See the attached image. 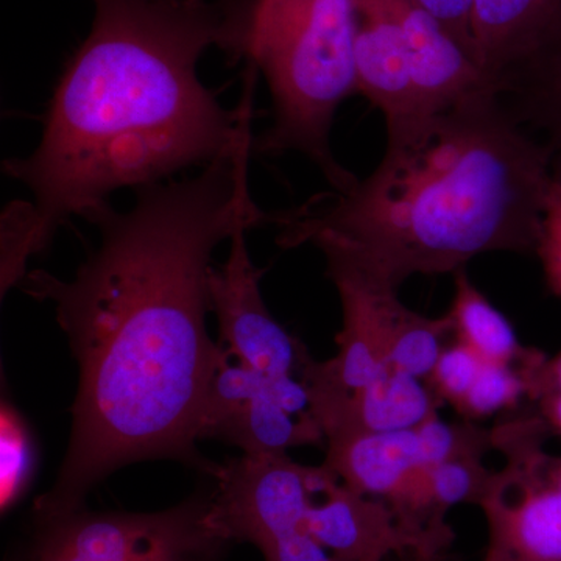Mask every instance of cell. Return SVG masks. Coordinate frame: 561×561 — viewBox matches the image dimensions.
<instances>
[{"mask_svg": "<svg viewBox=\"0 0 561 561\" xmlns=\"http://www.w3.org/2000/svg\"><path fill=\"white\" fill-rule=\"evenodd\" d=\"M253 133L194 179L135 191L127 210L111 202L84 220L99 243L72 278L28 271L20 289L54 306L79 368L68 449L33 522L84 507L88 494L125 465L171 459L213 474L197 451L209 386L221 356L209 337L213 253L241 228L271 221L253 202Z\"/></svg>", "mask_w": 561, "mask_h": 561, "instance_id": "cell-1", "label": "cell"}, {"mask_svg": "<svg viewBox=\"0 0 561 561\" xmlns=\"http://www.w3.org/2000/svg\"><path fill=\"white\" fill-rule=\"evenodd\" d=\"M91 31L62 72L36 149L3 162L28 201L0 219V290L73 217L121 190L160 183L230 153L251 127L257 70L227 110L198 77L210 47L249 58L257 0H91Z\"/></svg>", "mask_w": 561, "mask_h": 561, "instance_id": "cell-2", "label": "cell"}, {"mask_svg": "<svg viewBox=\"0 0 561 561\" xmlns=\"http://www.w3.org/2000/svg\"><path fill=\"white\" fill-rule=\"evenodd\" d=\"M551 154L494 90L387 140L381 164L345 191L271 213L278 243H312L373 286L465 268L491 251L537 253Z\"/></svg>", "mask_w": 561, "mask_h": 561, "instance_id": "cell-3", "label": "cell"}, {"mask_svg": "<svg viewBox=\"0 0 561 561\" xmlns=\"http://www.w3.org/2000/svg\"><path fill=\"white\" fill-rule=\"evenodd\" d=\"M357 0L257 2L249 61L261 70L273 102V124L254 136L253 151H297L320 169L334 191L357 176L335 160V111L357 92Z\"/></svg>", "mask_w": 561, "mask_h": 561, "instance_id": "cell-4", "label": "cell"}, {"mask_svg": "<svg viewBox=\"0 0 561 561\" xmlns=\"http://www.w3.org/2000/svg\"><path fill=\"white\" fill-rule=\"evenodd\" d=\"M234 542L214 513L213 485L168 511H79L33 522L16 561H224Z\"/></svg>", "mask_w": 561, "mask_h": 561, "instance_id": "cell-5", "label": "cell"}, {"mask_svg": "<svg viewBox=\"0 0 561 561\" xmlns=\"http://www.w3.org/2000/svg\"><path fill=\"white\" fill-rule=\"evenodd\" d=\"M548 431L541 415L491 431L505 465L478 504L489 529L483 561H561V457L542 448Z\"/></svg>", "mask_w": 561, "mask_h": 561, "instance_id": "cell-6", "label": "cell"}, {"mask_svg": "<svg viewBox=\"0 0 561 561\" xmlns=\"http://www.w3.org/2000/svg\"><path fill=\"white\" fill-rule=\"evenodd\" d=\"M313 467L287 454L232 457L213 474L214 513L234 542H250L265 561H337L305 529Z\"/></svg>", "mask_w": 561, "mask_h": 561, "instance_id": "cell-7", "label": "cell"}, {"mask_svg": "<svg viewBox=\"0 0 561 561\" xmlns=\"http://www.w3.org/2000/svg\"><path fill=\"white\" fill-rule=\"evenodd\" d=\"M286 379L265 378L221 346L206 397L202 440L217 438L249 456H276L323 442V431L313 416L294 415L276 398V386Z\"/></svg>", "mask_w": 561, "mask_h": 561, "instance_id": "cell-8", "label": "cell"}, {"mask_svg": "<svg viewBox=\"0 0 561 561\" xmlns=\"http://www.w3.org/2000/svg\"><path fill=\"white\" fill-rule=\"evenodd\" d=\"M247 231L230 239L227 261L210 273V302L219 321L220 345L265 378H302L311 360L305 345L273 319L261 294V271L251 261Z\"/></svg>", "mask_w": 561, "mask_h": 561, "instance_id": "cell-9", "label": "cell"}, {"mask_svg": "<svg viewBox=\"0 0 561 561\" xmlns=\"http://www.w3.org/2000/svg\"><path fill=\"white\" fill-rule=\"evenodd\" d=\"M305 529L337 561H386L413 552H440L454 538L411 529L389 502L350 489L324 463L313 467Z\"/></svg>", "mask_w": 561, "mask_h": 561, "instance_id": "cell-10", "label": "cell"}, {"mask_svg": "<svg viewBox=\"0 0 561 561\" xmlns=\"http://www.w3.org/2000/svg\"><path fill=\"white\" fill-rule=\"evenodd\" d=\"M357 92L387 124V140L415 130L423 116L394 0H357Z\"/></svg>", "mask_w": 561, "mask_h": 561, "instance_id": "cell-11", "label": "cell"}, {"mask_svg": "<svg viewBox=\"0 0 561 561\" xmlns=\"http://www.w3.org/2000/svg\"><path fill=\"white\" fill-rule=\"evenodd\" d=\"M437 463L430 419L411 430L356 432L330 438L324 459L350 489L390 505L421 470Z\"/></svg>", "mask_w": 561, "mask_h": 561, "instance_id": "cell-12", "label": "cell"}, {"mask_svg": "<svg viewBox=\"0 0 561 561\" xmlns=\"http://www.w3.org/2000/svg\"><path fill=\"white\" fill-rule=\"evenodd\" d=\"M394 5L424 117L491 88L478 60L415 0H394Z\"/></svg>", "mask_w": 561, "mask_h": 561, "instance_id": "cell-13", "label": "cell"}, {"mask_svg": "<svg viewBox=\"0 0 561 561\" xmlns=\"http://www.w3.org/2000/svg\"><path fill=\"white\" fill-rule=\"evenodd\" d=\"M493 90L513 119L545 144L561 179V11L540 38L497 73Z\"/></svg>", "mask_w": 561, "mask_h": 561, "instance_id": "cell-14", "label": "cell"}, {"mask_svg": "<svg viewBox=\"0 0 561 561\" xmlns=\"http://www.w3.org/2000/svg\"><path fill=\"white\" fill-rule=\"evenodd\" d=\"M442 404L430 383L390 368L317 423L327 440L356 432L404 431L438 413Z\"/></svg>", "mask_w": 561, "mask_h": 561, "instance_id": "cell-15", "label": "cell"}, {"mask_svg": "<svg viewBox=\"0 0 561 561\" xmlns=\"http://www.w3.org/2000/svg\"><path fill=\"white\" fill-rule=\"evenodd\" d=\"M560 11L561 0H476L472 33L491 88L497 73L529 49Z\"/></svg>", "mask_w": 561, "mask_h": 561, "instance_id": "cell-16", "label": "cell"}, {"mask_svg": "<svg viewBox=\"0 0 561 561\" xmlns=\"http://www.w3.org/2000/svg\"><path fill=\"white\" fill-rule=\"evenodd\" d=\"M456 294L448 316L457 341L474 350L483 360L526 365L541 356L516 339L511 321L472 284L467 271L454 273Z\"/></svg>", "mask_w": 561, "mask_h": 561, "instance_id": "cell-17", "label": "cell"}, {"mask_svg": "<svg viewBox=\"0 0 561 561\" xmlns=\"http://www.w3.org/2000/svg\"><path fill=\"white\" fill-rule=\"evenodd\" d=\"M449 334L453 323L448 313L430 319L401 306L387 343V360L393 370L427 382Z\"/></svg>", "mask_w": 561, "mask_h": 561, "instance_id": "cell-18", "label": "cell"}, {"mask_svg": "<svg viewBox=\"0 0 561 561\" xmlns=\"http://www.w3.org/2000/svg\"><path fill=\"white\" fill-rule=\"evenodd\" d=\"M548 357L541 354L526 365L483 360L481 371L457 411L467 419H481L512 409L523 397H534L538 373Z\"/></svg>", "mask_w": 561, "mask_h": 561, "instance_id": "cell-19", "label": "cell"}, {"mask_svg": "<svg viewBox=\"0 0 561 561\" xmlns=\"http://www.w3.org/2000/svg\"><path fill=\"white\" fill-rule=\"evenodd\" d=\"M493 471L486 470L482 456L454 457L427 468L424 494L432 515L445 519V513L457 504L481 502Z\"/></svg>", "mask_w": 561, "mask_h": 561, "instance_id": "cell-20", "label": "cell"}, {"mask_svg": "<svg viewBox=\"0 0 561 561\" xmlns=\"http://www.w3.org/2000/svg\"><path fill=\"white\" fill-rule=\"evenodd\" d=\"M32 440L20 415L3 405L2 412V511L11 507L27 489L32 471Z\"/></svg>", "mask_w": 561, "mask_h": 561, "instance_id": "cell-21", "label": "cell"}, {"mask_svg": "<svg viewBox=\"0 0 561 561\" xmlns=\"http://www.w3.org/2000/svg\"><path fill=\"white\" fill-rule=\"evenodd\" d=\"M482 364V357L474 350L456 341L442 351L427 383L443 402L457 409L478 378Z\"/></svg>", "mask_w": 561, "mask_h": 561, "instance_id": "cell-22", "label": "cell"}, {"mask_svg": "<svg viewBox=\"0 0 561 561\" xmlns=\"http://www.w3.org/2000/svg\"><path fill=\"white\" fill-rule=\"evenodd\" d=\"M537 254L546 283L561 300V179L553 176L542 210L541 234Z\"/></svg>", "mask_w": 561, "mask_h": 561, "instance_id": "cell-23", "label": "cell"}, {"mask_svg": "<svg viewBox=\"0 0 561 561\" xmlns=\"http://www.w3.org/2000/svg\"><path fill=\"white\" fill-rule=\"evenodd\" d=\"M415 2L440 22L443 27L478 60L474 33H472L476 0H415Z\"/></svg>", "mask_w": 561, "mask_h": 561, "instance_id": "cell-24", "label": "cell"}, {"mask_svg": "<svg viewBox=\"0 0 561 561\" xmlns=\"http://www.w3.org/2000/svg\"><path fill=\"white\" fill-rule=\"evenodd\" d=\"M531 400L540 402L542 420L561 434V351L552 359H546Z\"/></svg>", "mask_w": 561, "mask_h": 561, "instance_id": "cell-25", "label": "cell"}, {"mask_svg": "<svg viewBox=\"0 0 561 561\" xmlns=\"http://www.w3.org/2000/svg\"><path fill=\"white\" fill-rule=\"evenodd\" d=\"M398 561H449L446 551L440 552H413L401 557Z\"/></svg>", "mask_w": 561, "mask_h": 561, "instance_id": "cell-26", "label": "cell"}, {"mask_svg": "<svg viewBox=\"0 0 561 561\" xmlns=\"http://www.w3.org/2000/svg\"><path fill=\"white\" fill-rule=\"evenodd\" d=\"M257 2H260V3L267 2V0H257Z\"/></svg>", "mask_w": 561, "mask_h": 561, "instance_id": "cell-27", "label": "cell"}]
</instances>
